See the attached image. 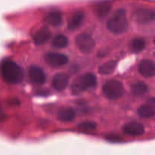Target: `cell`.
<instances>
[{"instance_id":"cell-1","label":"cell","mask_w":155,"mask_h":155,"mask_svg":"<svg viewBox=\"0 0 155 155\" xmlns=\"http://www.w3.org/2000/svg\"><path fill=\"white\" fill-rule=\"evenodd\" d=\"M0 74L2 79L10 84H18L24 79L22 68L11 59H3L1 61Z\"/></svg>"},{"instance_id":"cell-2","label":"cell","mask_w":155,"mask_h":155,"mask_svg":"<svg viewBox=\"0 0 155 155\" xmlns=\"http://www.w3.org/2000/svg\"><path fill=\"white\" fill-rule=\"evenodd\" d=\"M97 85V78L92 73L86 74L78 76L74 79L71 84L70 90L74 95H79L88 89H92Z\"/></svg>"},{"instance_id":"cell-3","label":"cell","mask_w":155,"mask_h":155,"mask_svg":"<svg viewBox=\"0 0 155 155\" xmlns=\"http://www.w3.org/2000/svg\"><path fill=\"white\" fill-rule=\"evenodd\" d=\"M107 27L115 34H120L126 31L128 28V20L126 12L123 8H119L114 12L107 23Z\"/></svg>"},{"instance_id":"cell-4","label":"cell","mask_w":155,"mask_h":155,"mask_svg":"<svg viewBox=\"0 0 155 155\" xmlns=\"http://www.w3.org/2000/svg\"><path fill=\"white\" fill-rule=\"evenodd\" d=\"M103 93L106 98L109 99H117L123 95V86L118 80L110 79L103 86Z\"/></svg>"},{"instance_id":"cell-5","label":"cell","mask_w":155,"mask_h":155,"mask_svg":"<svg viewBox=\"0 0 155 155\" xmlns=\"http://www.w3.org/2000/svg\"><path fill=\"white\" fill-rule=\"evenodd\" d=\"M75 44L80 52L85 54H89L94 49L95 42L89 34L83 33L76 37Z\"/></svg>"},{"instance_id":"cell-6","label":"cell","mask_w":155,"mask_h":155,"mask_svg":"<svg viewBox=\"0 0 155 155\" xmlns=\"http://www.w3.org/2000/svg\"><path fill=\"white\" fill-rule=\"evenodd\" d=\"M44 60L48 66L52 67H60L65 66L68 62L67 56L57 52H48L44 56Z\"/></svg>"},{"instance_id":"cell-7","label":"cell","mask_w":155,"mask_h":155,"mask_svg":"<svg viewBox=\"0 0 155 155\" xmlns=\"http://www.w3.org/2000/svg\"><path fill=\"white\" fill-rule=\"evenodd\" d=\"M123 131L129 135L138 136L144 133V126L141 123L136 121L128 122L123 126Z\"/></svg>"},{"instance_id":"cell-8","label":"cell","mask_w":155,"mask_h":155,"mask_svg":"<svg viewBox=\"0 0 155 155\" xmlns=\"http://www.w3.org/2000/svg\"><path fill=\"white\" fill-rule=\"evenodd\" d=\"M133 18L138 23L147 24L154 19V12L152 10L140 8L133 13Z\"/></svg>"},{"instance_id":"cell-9","label":"cell","mask_w":155,"mask_h":155,"mask_svg":"<svg viewBox=\"0 0 155 155\" xmlns=\"http://www.w3.org/2000/svg\"><path fill=\"white\" fill-rule=\"evenodd\" d=\"M29 76L32 83L35 85H43L46 79V76L43 69L39 67L33 66L29 69Z\"/></svg>"},{"instance_id":"cell-10","label":"cell","mask_w":155,"mask_h":155,"mask_svg":"<svg viewBox=\"0 0 155 155\" xmlns=\"http://www.w3.org/2000/svg\"><path fill=\"white\" fill-rule=\"evenodd\" d=\"M69 83V76L65 73H58L54 76L52 85L56 91L62 92L67 88Z\"/></svg>"},{"instance_id":"cell-11","label":"cell","mask_w":155,"mask_h":155,"mask_svg":"<svg viewBox=\"0 0 155 155\" xmlns=\"http://www.w3.org/2000/svg\"><path fill=\"white\" fill-rule=\"evenodd\" d=\"M85 19V14L83 11H76L73 14L68 20L67 28L69 30L74 31L83 24Z\"/></svg>"},{"instance_id":"cell-12","label":"cell","mask_w":155,"mask_h":155,"mask_svg":"<svg viewBox=\"0 0 155 155\" xmlns=\"http://www.w3.org/2000/svg\"><path fill=\"white\" fill-rule=\"evenodd\" d=\"M139 70L140 74L144 77H152L155 74L154 63L151 60H142L139 64Z\"/></svg>"},{"instance_id":"cell-13","label":"cell","mask_w":155,"mask_h":155,"mask_svg":"<svg viewBox=\"0 0 155 155\" xmlns=\"http://www.w3.org/2000/svg\"><path fill=\"white\" fill-rule=\"evenodd\" d=\"M111 2L107 1H102L98 3H96L94 6V12L96 16L99 18H105L111 11Z\"/></svg>"},{"instance_id":"cell-14","label":"cell","mask_w":155,"mask_h":155,"mask_svg":"<svg viewBox=\"0 0 155 155\" xmlns=\"http://www.w3.org/2000/svg\"><path fill=\"white\" fill-rule=\"evenodd\" d=\"M51 37V32L46 27H43L33 35V41L36 45H43L48 42Z\"/></svg>"},{"instance_id":"cell-15","label":"cell","mask_w":155,"mask_h":155,"mask_svg":"<svg viewBox=\"0 0 155 155\" xmlns=\"http://www.w3.org/2000/svg\"><path fill=\"white\" fill-rule=\"evenodd\" d=\"M57 116L58 120L62 122H70L75 118L76 112L72 107H64L58 111Z\"/></svg>"},{"instance_id":"cell-16","label":"cell","mask_w":155,"mask_h":155,"mask_svg":"<svg viewBox=\"0 0 155 155\" xmlns=\"http://www.w3.org/2000/svg\"><path fill=\"white\" fill-rule=\"evenodd\" d=\"M45 20L51 26L58 27L62 23V15L59 11H52L46 15Z\"/></svg>"},{"instance_id":"cell-17","label":"cell","mask_w":155,"mask_h":155,"mask_svg":"<svg viewBox=\"0 0 155 155\" xmlns=\"http://www.w3.org/2000/svg\"><path fill=\"white\" fill-rule=\"evenodd\" d=\"M148 86L142 81L135 82L131 86L132 93L136 96H142L148 92Z\"/></svg>"},{"instance_id":"cell-18","label":"cell","mask_w":155,"mask_h":155,"mask_svg":"<svg viewBox=\"0 0 155 155\" xmlns=\"http://www.w3.org/2000/svg\"><path fill=\"white\" fill-rule=\"evenodd\" d=\"M117 62L116 61H109L107 62L104 63L103 65H101L98 68V72L100 74H104V75H107V74H110L114 71L115 68H116Z\"/></svg>"},{"instance_id":"cell-19","label":"cell","mask_w":155,"mask_h":155,"mask_svg":"<svg viewBox=\"0 0 155 155\" xmlns=\"http://www.w3.org/2000/svg\"><path fill=\"white\" fill-rule=\"evenodd\" d=\"M68 45V39L64 35L56 36L52 42V46L55 48H66Z\"/></svg>"},{"instance_id":"cell-20","label":"cell","mask_w":155,"mask_h":155,"mask_svg":"<svg viewBox=\"0 0 155 155\" xmlns=\"http://www.w3.org/2000/svg\"><path fill=\"white\" fill-rule=\"evenodd\" d=\"M154 107L150 105H142L138 110V114L142 117L144 118H150L154 115Z\"/></svg>"},{"instance_id":"cell-21","label":"cell","mask_w":155,"mask_h":155,"mask_svg":"<svg viewBox=\"0 0 155 155\" xmlns=\"http://www.w3.org/2000/svg\"><path fill=\"white\" fill-rule=\"evenodd\" d=\"M146 46V43L143 38H135L131 43V49L135 53H139L144 49Z\"/></svg>"},{"instance_id":"cell-22","label":"cell","mask_w":155,"mask_h":155,"mask_svg":"<svg viewBox=\"0 0 155 155\" xmlns=\"http://www.w3.org/2000/svg\"><path fill=\"white\" fill-rule=\"evenodd\" d=\"M78 127L82 131L91 132L95 129L96 123L94 122H91V121H87V122H83L79 123Z\"/></svg>"},{"instance_id":"cell-23","label":"cell","mask_w":155,"mask_h":155,"mask_svg":"<svg viewBox=\"0 0 155 155\" xmlns=\"http://www.w3.org/2000/svg\"><path fill=\"white\" fill-rule=\"evenodd\" d=\"M106 139L108 140L109 142H119L121 141L120 136H117V135H107V136H106Z\"/></svg>"},{"instance_id":"cell-24","label":"cell","mask_w":155,"mask_h":155,"mask_svg":"<svg viewBox=\"0 0 155 155\" xmlns=\"http://www.w3.org/2000/svg\"><path fill=\"white\" fill-rule=\"evenodd\" d=\"M2 110H1V107H0V116H2Z\"/></svg>"}]
</instances>
